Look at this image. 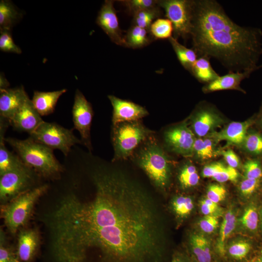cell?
Listing matches in <instances>:
<instances>
[{
	"label": "cell",
	"instance_id": "obj_33",
	"mask_svg": "<svg viewBox=\"0 0 262 262\" xmlns=\"http://www.w3.org/2000/svg\"><path fill=\"white\" fill-rule=\"evenodd\" d=\"M0 262H20L16 252L6 242L3 232L0 231Z\"/></svg>",
	"mask_w": 262,
	"mask_h": 262
},
{
	"label": "cell",
	"instance_id": "obj_22",
	"mask_svg": "<svg viewBox=\"0 0 262 262\" xmlns=\"http://www.w3.org/2000/svg\"><path fill=\"white\" fill-rule=\"evenodd\" d=\"M22 17V13L12 1L1 0L0 1V32H10L13 27Z\"/></svg>",
	"mask_w": 262,
	"mask_h": 262
},
{
	"label": "cell",
	"instance_id": "obj_8",
	"mask_svg": "<svg viewBox=\"0 0 262 262\" xmlns=\"http://www.w3.org/2000/svg\"><path fill=\"white\" fill-rule=\"evenodd\" d=\"M159 5L165 11V16L172 23L173 37L186 39L191 30L192 0H159Z\"/></svg>",
	"mask_w": 262,
	"mask_h": 262
},
{
	"label": "cell",
	"instance_id": "obj_23",
	"mask_svg": "<svg viewBox=\"0 0 262 262\" xmlns=\"http://www.w3.org/2000/svg\"><path fill=\"white\" fill-rule=\"evenodd\" d=\"M190 72L198 81L206 84L219 76L212 67L210 58L205 56L198 57Z\"/></svg>",
	"mask_w": 262,
	"mask_h": 262
},
{
	"label": "cell",
	"instance_id": "obj_4",
	"mask_svg": "<svg viewBox=\"0 0 262 262\" xmlns=\"http://www.w3.org/2000/svg\"><path fill=\"white\" fill-rule=\"evenodd\" d=\"M22 162L44 177H52L60 173L62 167L56 159L53 149L29 137L25 140L5 138Z\"/></svg>",
	"mask_w": 262,
	"mask_h": 262
},
{
	"label": "cell",
	"instance_id": "obj_7",
	"mask_svg": "<svg viewBox=\"0 0 262 262\" xmlns=\"http://www.w3.org/2000/svg\"><path fill=\"white\" fill-rule=\"evenodd\" d=\"M30 137L52 149L60 150L65 156L68 154L72 146L82 142L72 131L57 124L45 121L30 134Z\"/></svg>",
	"mask_w": 262,
	"mask_h": 262
},
{
	"label": "cell",
	"instance_id": "obj_50",
	"mask_svg": "<svg viewBox=\"0 0 262 262\" xmlns=\"http://www.w3.org/2000/svg\"><path fill=\"white\" fill-rule=\"evenodd\" d=\"M207 205L209 206L214 208L216 209L219 210V207L218 206V204L216 203L213 201L211 200L210 199L206 198L203 200Z\"/></svg>",
	"mask_w": 262,
	"mask_h": 262
},
{
	"label": "cell",
	"instance_id": "obj_13",
	"mask_svg": "<svg viewBox=\"0 0 262 262\" xmlns=\"http://www.w3.org/2000/svg\"><path fill=\"white\" fill-rule=\"evenodd\" d=\"M108 98L113 108V125L119 123L139 120L148 115L143 106L133 102L118 98L113 95Z\"/></svg>",
	"mask_w": 262,
	"mask_h": 262
},
{
	"label": "cell",
	"instance_id": "obj_18",
	"mask_svg": "<svg viewBox=\"0 0 262 262\" xmlns=\"http://www.w3.org/2000/svg\"><path fill=\"white\" fill-rule=\"evenodd\" d=\"M39 246V236L36 230L28 229L20 231L16 249L20 262H32L37 254Z\"/></svg>",
	"mask_w": 262,
	"mask_h": 262
},
{
	"label": "cell",
	"instance_id": "obj_51",
	"mask_svg": "<svg viewBox=\"0 0 262 262\" xmlns=\"http://www.w3.org/2000/svg\"><path fill=\"white\" fill-rule=\"evenodd\" d=\"M258 124L261 128V129L262 130V105L261 108V110L260 112V114L258 116Z\"/></svg>",
	"mask_w": 262,
	"mask_h": 262
},
{
	"label": "cell",
	"instance_id": "obj_40",
	"mask_svg": "<svg viewBox=\"0 0 262 262\" xmlns=\"http://www.w3.org/2000/svg\"><path fill=\"white\" fill-rule=\"evenodd\" d=\"M226 194L224 186L219 184H212L208 187L207 198L218 204L225 198Z\"/></svg>",
	"mask_w": 262,
	"mask_h": 262
},
{
	"label": "cell",
	"instance_id": "obj_5",
	"mask_svg": "<svg viewBox=\"0 0 262 262\" xmlns=\"http://www.w3.org/2000/svg\"><path fill=\"white\" fill-rule=\"evenodd\" d=\"M113 126L112 138L115 152L114 161L128 158L153 132L139 120L119 123Z\"/></svg>",
	"mask_w": 262,
	"mask_h": 262
},
{
	"label": "cell",
	"instance_id": "obj_47",
	"mask_svg": "<svg viewBox=\"0 0 262 262\" xmlns=\"http://www.w3.org/2000/svg\"><path fill=\"white\" fill-rule=\"evenodd\" d=\"M200 207L201 211L204 215H213L219 210L209 206L203 200L200 202Z\"/></svg>",
	"mask_w": 262,
	"mask_h": 262
},
{
	"label": "cell",
	"instance_id": "obj_3",
	"mask_svg": "<svg viewBox=\"0 0 262 262\" xmlns=\"http://www.w3.org/2000/svg\"><path fill=\"white\" fill-rule=\"evenodd\" d=\"M138 166L161 193L168 188L171 170L170 160L158 142L151 136L145 141L135 157Z\"/></svg>",
	"mask_w": 262,
	"mask_h": 262
},
{
	"label": "cell",
	"instance_id": "obj_30",
	"mask_svg": "<svg viewBox=\"0 0 262 262\" xmlns=\"http://www.w3.org/2000/svg\"><path fill=\"white\" fill-rule=\"evenodd\" d=\"M149 32L156 39H169L173 33V24L167 18H159L151 25Z\"/></svg>",
	"mask_w": 262,
	"mask_h": 262
},
{
	"label": "cell",
	"instance_id": "obj_35",
	"mask_svg": "<svg viewBox=\"0 0 262 262\" xmlns=\"http://www.w3.org/2000/svg\"><path fill=\"white\" fill-rule=\"evenodd\" d=\"M245 178L261 180L262 178V166L257 158L247 160L244 165Z\"/></svg>",
	"mask_w": 262,
	"mask_h": 262
},
{
	"label": "cell",
	"instance_id": "obj_44",
	"mask_svg": "<svg viewBox=\"0 0 262 262\" xmlns=\"http://www.w3.org/2000/svg\"><path fill=\"white\" fill-rule=\"evenodd\" d=\"M221 154L229 166L236 168L239 166V159L233 150L231 149L223 150L221 152Z\"/></svg>",
	"mask_w": 262,
	"mask_h": 262
},
{
	"label": "cell",
	"instance_id": "obj_1",
	"mask_svg": "<svg viewBox=\"0 0 262 262\" xmlns=\"http://www.w3.org/2000/svg\"><path fill=\"white\" fill-rule=\"evenodd\" d=\"M93 180L91 200L68 195L48 217L56 262H85L95 250L99 262H162L164 232L154 198L119 171L96 172Z\"/></svg>",
	"mask_w": 262,
	"mask_h": 262
},
{
	"label": "cell",
	"instance_id": "obj_46",
	"mask_svg": "<svg viewBox=\"0 0 262 262\" xmlns=\"http://www.w3.org/2000/svg\"><path fill=\"white\" fill-rule=\"evenodd\" d=\"M201 242L203 248L206 258L208 262L211 261V247L208 240L203 236L200 235Z\"/></svg>",
	"mask_w": 262,
	"mask_h": 262
},
{
	"label": "cell",
	"instance_id": "obj_19",
	"mask_svg": "<svg viewBox=\"0 0 262 262\" xmlns=\"http://www.w3.org/2000/svg\"><path fill=\"white\" fill-rule=\"evenodd\" d=\"M254 71L248 70L243 72H229L228 74L219 76L214 80L207 83L203 87V91L209 93L220 90L235 89L245 92L240 86L241 82L248 78Z\"/></svg>",
	"mask_w": 262,
	"mask_h": 262
},
{
	"label": "cell",
	"instance_id": "obj_6",
	"mask_svg": "<svg viewBox=\"0 0 262 262\" xmlns=\"http://www.w3.org/2000/svg\"><path fill=\"white\" fill-rule=\"evenodd\" d=\"M48 188L45 184L30 189L1 209L5 224L11 233L15 234L28 221L35 202Z\"/></svg>",
	"mask_w": 262,
	"mask_h": 262
},
{
	"label": "cell",
	"instance_id": "obj_16",
	"mask_svg": "<svg viewBox=\"0 0 262 262\" xmlns=\"http://www.w3.org/2000/svg\"><path fill=\"white\" fill-rule=\"evenodd\" d=\"M28 98L9 123L16 130L30 134L43 122Z\"/></svg>",
	"mask_w": 262,
	"mask_h": 262
},
{
	"label": "cell",
	"instance_id": "obj_32",
	"mask_svg": "<svg viewBox=\"0 0 262 262\" xmlns=\"http://www.w3.org/2000/svg\"><path fill=\"white\" fill-rule=\"evenodd\" d=\"M119 1L132 15L139 11L159 6V0H124Z\"/></svg>",
	"mask_w": 262,
	"mask_h": 262
},
{
	"label": "cell",
	"instance_id": "obj_20",
	"mask_svg": "<svg viewBox=\"0 0 262 262\" xmlns=\"http://www.w3.org/2000/svg\"><path fill=\"white\" fill-rule=\"evenodd\" d=\"M66 92V89L51 92L34 91L31 100L33 104L41 116L52 114L59 98Z\"/></svg>",
	"mask_w": 262,
	"mask_h": 262
},
{
	"label": "cell",
	"instance_id": "obj_17",
	"mask_svg": "<svg viewBox=\"0 0 262 262\" xmlns=\"http://www.w3.org/2000/svg\"><path fill=\"white\" fill-rule=\"evenodd\" d=\"M255 123L249 119L243 122H232L219 131H214L209 137L215 142L225 140L229 144L242 145L250 127Z\"/></svg>",
	"mask_w": 262,
	"mask_h": 262
},
{
	"label": "cell",
	"instance_id": "obj_9",
	"mask_svg": "<svg viewBox=\"0 0 262 262\" xmlns=\"http://www.w3.org/2000/svg\"><path fill=\"white\" fill-rule=\"evenodd\" d=\"M34 170L25 164L0 176V198L2 203L11 201L30 190L33 181Z\"/></svg>",
	"mask_w": 262,
	"mask_h": 262
},
{
	"label": "cell",
	"instance_id": "obj_29",
	"mask_svg": "<svg viewBox=\"0 0 262 262\" xmlns=\"http://www.w3.org/2000/svg\"><path fill=\"white\" fill-rule=\"evenodd\" d=\"M160 6L138 11L133 14V25L149 31L152 23L161 15Z\"/></svg>",
	"mask_w": 262,
	"mask_h": 262
},
{
	"label": "cell",
	"instance_id": "obj_12",
	"mask_svg": "<svg viewBox=\"0 0 262 262\" xmlns=\"http://www.w3.org/2000/svg\"><path fill=\"white\" fill-rule=\"evenodd\" d=\"M114 1L106 0L102 5L96 19L97 24L116 45L126 47L125 36L120 28Z\"/></svg>",
	"mask_w": 262,
	"mask_h": 262
},
{
	"label": "cell",
	"instance_id": "obj_15",
	"mask_svg": "<svg viewBox=\"0 0 262 262\" xmlns=\"http://www.w3.org/2000/svg\"><path fill=\"white\" fill-rule=\"evenodd\" d=\"M223 123L222 118L213 110L202 108L194 115L191 127L194 133L201 137L215 131Z\"/></svg>",
	"mask_w": 262,
	"mask_h": 262
},
{
	"label": "cell",
	"instance_id": "obj_10",
	"mask_svg": "<svg viewBox=\"0 0 262 262\" xmlns=\"http://www.w3.org/2000/svg\"><path fill=\"white\" fill-rule=\"evenodd\" d=\"M72 113L74 127L79 132L82 142L90 149V131L93 115L92 107L78 89L75 93Z\"/></svg>",
	"mask_w": 262,
	"mask_h": 262
},
{
	"label": "cell",
	"instance_id": "obj_37",
	"mask_svg": "<svg viewBox=\"0 0 262 262\" xmlns=\"http://www.w3.org/2000/svg\"><path fill=\"white\" fill-rule=\"evenodd\" d=\"M191 250L198 262H208L201 242L200 234L193 233L189 237Z\"/></svg>",
	"mask_w": 262,
	"mask_h": 262
},
{
	"label": "cell",
	"instance_id": "obj_14",
	"mask_svg": "<svg viewBox=\"0 0 262 262\" xmlns=\"http://www.w3.org/2000/svg\"><path fill=\"white\" fill-rule=\"evenodd\" d=\"M0 91V116L9 122L29 97L22 86Z\"/></svg>",
	"mask_w": 262,
	"mask_h": 262
},
{
	"label": "cell",
	"instance_id": "obj_48",
	"mask_svg": "<svg viewBox=\"0 0 262 262\" xmlns=\"http://www.w3.org/2000/svg\"><path fill=\"white\" fill-rule=\"evenodd\" d=\"M170 262H189L188 258L183 255L177 253L172 257Z\"/></svg>",
	"mask_w": 262,
	"mask_h": 262
},
{
	"label": "cell",
	"instance_id": "obj_42",
	"mask_svg": "<svg viewBox=\"0 0 262 262\" xmlns=\"http://www.w3.org/2000/svg\"><path fill=\"white\" fill-rule=\"evenodd\" d=\"M218 217L214 215H205L199 221L200 229L204 232L211 233L213 232L218 225Z\"/></svg>",
	"mask_w": 262,
	"mask_h": 262
},
{
	"label": "cell",
	"instance_id": "obj_24",
	"mask_svg": "<svg viewBox=\"0 0 262 262\" xmlns=\"http://www.w3.org/2000/svg\"><path fill=\"white\" fill-rule=\"evenodd\" d=\"M181 65L185 69L190 71L198 56L193 49L186 48L181 45L178 39L171 36L168 39Z\"/></svg>",
	"mask_w": 262,
	"mask_h": 262
},
{
	"label": "cell",
	"instance_id": "obj_25",
	"mask_svg": "<svg viewBox=\"0 0 262 262\" xmlns=\"http://www.w3.org/2000/svg\"><path fill=\"white\" fill-rule=\"evenodd\" d=\"M170 207L177 219L183 220L192 212L194 203L192 198L186 195H176L170 202Z\"/></svg>",
	"mask_w": 262,
	"mask_h": 262
},
{
	"label": "cell",
	"instance_id": "obj_45",
	"mask_svg": "<svg viewBox=\"0 0 262 262\" xmlns=\"http://www.w3.org/2000/svg\"><path fill=\"white\" fill-rule=\"evenodd\" d=\"M224 165L220 163H214L205 165L202 170V176L204 178H213Z\"/></svg>",
	"mask_w": 262,
	"mask_h": 262
},
{
	"label": "cell",
	"instance_id": "obj_41",
	"mask_svg": "<svg viewBox=\"0 0 262 262\" xmlns=\"http://www.w3.org/2000/svg\"><path fill=\"white\" fill-rule=\"evenodd\" d=\"M261 180L245 178L240 184V190L244 196H249L253 194L259 187Z\"/></svg>",
	"mask_w": 262,
	"mask_h": 262
},
{
	"label": "cell",
	"instance_id": "obj_26",
	"mask_svg": "<svg viewBox=\"0 0 262 262\" xmlns=\"http://www.w3.org/2000/svg\"><path fill=\"white\" fill-rule=\"evenodd\" d=\"M149 31L133 25L125 35L126 47L133 49L140 48L148 45L150 42Z\"/></svg>",
	"mask_w": 262,
	"mask_h": 262
},
{
	"label": "cell",
	"instance_id": "obj_27",
	"mask_svg": "<svg viewBox=\"0 0 262 262\" xmlns=\"http://www.w3.org/2000/svg\"><path fill=\"white\" fill-rule=\"evenodd\" d=\"M180 188L186 190L196 186L199 182V176L196 167L190 163L182 165L177 175Z\"/></svg>",
	"mask_w": 262,
	"mask_h": 262
},
{
	"label": "cell",
	"instance_id": "obj_38",
	"mask_svg": "<svg viewBox=\"0 0 262 262\" xmlns=\"http://www.w3.org/2000/svg\"><path fill=\"white\" fill-rule=\"evenodd\" d=\"M239 174L235 168L225 165L213 176L216 181L222 183L228 181H236Z\"/></svg>",
	"mask_w": 262,
	"mask_h": 262
},
{
	"label": "cell",
	"instance_id": "obj_39",
	"mask_svg": "<svg viewBox=\"0 0 262 262\" xmlns=\"http://www.w3.org/2000/svg\"><path fill=\"white\" fill-rule=\"evenodd\" d=\"M250 245L245 241H239L232 244L229 248L230 255L236 259H242L249 252Z\"/></svg>",
	"mask_w": 262,
	"mask_h": 262
},
{
	"label": "cell",
	"instance_id": "obj_34",
	"mask_svg": "<svg viewBox=\"0 0 262 262\" xmlns=\"http://www.w3.org/2000/svg\"><path fill=\"white\" fill-rule=\"evenodd\" d=\"M240 221L242 225L250 230L257 229L259 216L256 208L253 206L247 207L243 214Z\"/></svg>",
	"mask_w": 262,
	"mask_h": 262
},
{
	"label": "cell",
	"instance_id": "obj_49",
	"mask_svg": "<svg viewBox=\"0 0 262 262\" xmlns=\"http://www.w3.org/2000/svg\"><path fill=\"white\" fill-rule=\"evenodd\" d=\"M0 89L8 88L9 83L6 79L2 75H0Z\"/></svg>",
	"mask_w": 262,
	"mask_h": 262
},
{
	"label": "cell",
	"instance_id": "obj_31",
	"mask_svg": "<svg viewBox=\"0 0 262 262\" xmlns=\"http://www.w3.org/2000/svg\"><path fill=\"white\" fill-rule=\"evenodd\" d=\"M242 145L249 154L262 157V133L255 131H248Z\"/></svg>",
	"mask_w": 262,
	"mask_h": 262
},
{
	"label": "cell",
	"instance_id": "obj_43",
	"mask_svg": "<svg viewBox=\"0 0 262 262\" xmlns=\"http://www.w3.org/2000/svg\"><path fill=\"white\" fill-rule=\"evenodd\" d=\"M193 153L197 158L201 160L210 159L205 146L203 139L196 138L193 147Z\"/></svg>",
	"mask_w": 262,
	"mask_h": 262
},
{
	"label": "cell",
	"instance_id": "obj_11",
	"mask_svg": "<svg viewBox=\"0 0 262 262\" xmlns=\"http://www.w3.org/2000/svg\"><path fill=\"white\" fill-rule=\"evenodd\" d=\"M164 139L166 146L171 150L184 156H190L193 154L196 138L186 122L165 131Z\"/></svg>",
	"mask_w": 262,
	"mask_h": 262
},
{
	"label": "cell",
	"instance_id": "obj_2",
	"mask_svg": "<svg viewBox=\"0 0 262 262\" xmlns=\"http://www.w3.org/2000/svg\"><path fill=\"white\" fill-rule=\"evenodd\" d=\"M193 49L198 57H213L229 72L255 71L262 54V31L233 22L214 0H192Z\"/></svg>",
	"mask_w": 262,
	"mask_h": 262
},
{
	"label": "cell",
	"instance_id": "obj_28",
	"mask_svg": "<svg viewBox=\"0 0 262 262\" xmlns=\"http://www.w3.org/2000/svg\"><path fill=\"white\" fill-rule=\"evenodd\" d=\"M235 215L231 210H229L225 215L221 223L216 247L220 254L225 252V242L234 230L236 225Z\"/></svg>",
	"mask_w": 262,
	"mask_h": 262
},
{
	"label": "cell",
	"instance_id": "obj_52",
	"mask_svg": "<svg viewBox=\"0 0 262 262\" xmlns=\"http://www.w3.org/2000/svg\"></svg>",
	"mask_w": 262,
	"mask_h": 262
},
{
	"label": "cell",
	"instance_id": "obj_21",
	"mask_svg": "<svg viewBox=\"0 0 262 262\" xmlns=\"http://www.w3.org/2000/svg\"><path fill=\"white\" fill-rule=\"evenodd\" d=\"M6 125L0 121V175L23 165L24 163L20 157L8 150L5 146L4 131Z\"/></svg>",
	"mask_w": 262,
	"mask_h": 262
},
{
	"label": "cell",
	"instance_id": "obj_36",
	"mask_svg": "<svg viewBox=\"0 0 262 262\" xmlns=\"http://www.w3.org/2000/svg\"><path fill=\"white\" fill-rule=\"evenodd\" d=\"M0 49L6 52L20 54L22 50L14 42L10 32H0Z\"/></svg>",
	"mask_w": 262,
	"mask_h": 262
}]
</instances>
